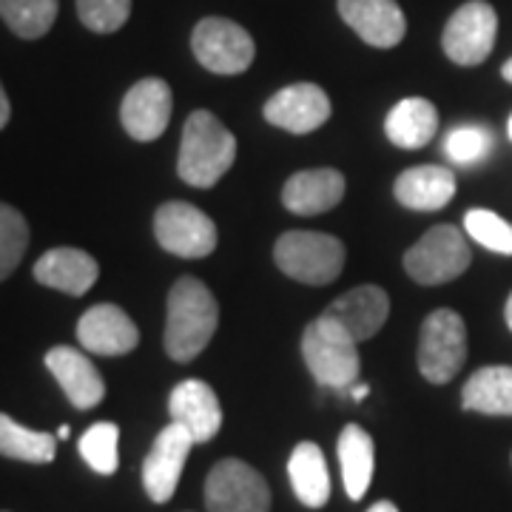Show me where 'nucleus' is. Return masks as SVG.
I'll use <instances>...</instances> for the list:
<instances>
[{
  "instance_id": "cd10ccee",
  "label": "nucleus",
  "mask_w": 512,
  "mask_h": 512,
  "mask_svg": "<svg viewBox=\"0 0 512 512\" xmlns=\"http://www.w3.org/2000/svg\"><path fill=\"white\" fill-rule=\"evenodd\" d=\"M117 441H120V427L111 421H97L92 424L83 439H80V456L100 476H111L120 467V453H117Z\"/></svg>"
},
{
  "instance_id": "c85d7f7f",
  "label": "nucleus",
  "mask_w": 512,
  "mask_h": 512,
  "mask_svg": "<svg viewBox=\"0 0 512 512\" xmlns=\"http://www.w3.org/2000/svg\"><path fill=\"white\" fill-rule=\"evenodd\" d=\"M29 248V225L18 208L0 202V279L12 274Z\"/></svg>"
},
{
  "instance_id": "412c9836",
  "label": "nucleus",
  "mask_w": 512,
  "mask_h": 512,
  "mask_svg": "<svg viewBox=\"0 0 512 512\" xmlns=\"http://www.w3.org/2000/svg\"><path fill=\"white\" fill-rule=\"evenodd\" d=\"M393 191L410 211H441L456 197V174L441 165H416L399 174Z\"/></svg>"
},
{
  "instance_id": "4468645a",
  "label": "nucleus",
  "mask_w": 512,
  "mask_h": 512,
  "mask_svg": "<svg viewBox=\"0 0 512 512\" xmlns=\"http://www.w3.org/2000/svg\"><path fill=\"white\" fill-rule=\"evenodd\" d=\"M77 339L83 348L97 356H126L137 348L140 330L123 308L103 302L80 316Z\"/></svg>"
},
{
  "instance_id": "f257e3e1",
  "label": "nucleus",
  "mask_w": 512,
  "mask_h": 512,
  "mask_svg": "<svg viewBox=\"0 0 512 512\" xmlns=\"http://www.w3.org/2000/svg\"><path fill=\"white\" fill-rule=\"evenodd\" d=\"M220 325L217 296L197 276H180L168 293L165 316V353L174 362H194Z\"/></svg>"
},
{
  "instance_id": "6ab92c4d",
  "label": "nucleus",
  "mask_w": 512,
  "mask_h": 512,
  "mask_svg": "<svg viewBox=\"0 0 512 512\" xmlns=\"http://www.w3.org/2000/svg\"><path fill=\"white\" fill-rule=\"evenodd\" d=\"M325 313L348 330L356 342H367L387 322L390 299H387V293L379 285H359V288H353L345 296L333 299Z\"/></svg>"
},
{
  "instance_id": "473e14b6",
  "label": "nucleus",
  "mask_w": 512,
  "mask_h": 512,
  "mask_svg": "<svg viewBox=\"0 0 512 512\" xmlns=\"http://www.w3.org/2000/svg\"><path fill=\"white\" fill-rule=\"evenodd\" d=\"M9 117H12V106H9V97L3 92V86H0V128L9 123Z\"/></svg>"
},
{
  "instance_id": "20e7f679",
  "label": "nucleus",
  "mask_w": 512,
  "mask_h": 512,
  "mask_svg": "<svg viewBox=\"0 0 512 512\" xmlns=\"http://www.w3.org/2000/svg\"><path fill=\"white\" fill-rule=\"evenodd\" d=\"M274 259L282 274L305 285H328L345 268V245L333 234L288 231L276 239Z\"/></svg>"
},
{
  "instance_id": "6e6552de",
  "label": "nucleus",
  "mask_w": 512,
  "mask_h": 512,
  "mask_svg": "<svg viewBox=\"0 0 512 512\" xmlns=\"http://www.w3.org/2000/svg\"><path fill=\"white\" fill-rule=\"evenodd\" d=\"M498 35V15L487 0H470L458 6L453 18L447 20L441 46L444 55L458 66H478L484 63L495 46Z\"/></svg>"
},
{
  "instance_id": "4c0bfd02",
  "label": "nucleus",
  "mask_w": 512,
  "mask_h": 512,
  "mask_svg": "<svg viewBox=\"0 0 512 512\" xmlns=\"http://www.w3.org/2000/svg\"><path fill=\"white\" fill-rule=\"evenodd\" d=\"M57 439H69V427H66V424H63V427L57 430Z\"/></svg>"
},
{
  "instance_id": "72a5a7b5",
  "label": "nucleus",
  "mask_w": 512,
  "mask_h": 512,
  "mask_svg": "<svg viewBox=\"0 0 512 512\" xmlns=\"http://www.w3.org/2000/svg\"><path fill=\"white\" fill-rule=\"evenodd\" d=\"M348 390H350V396H353L356 402H362L367 393H370V387H367V384H350Z\"/></svg>"
},
{
  "instance_id": "a878e982",
  "label": "nucleus",
  "mask_w": 512,
  "mask_h": 512,
  "mask_svg": "<svg viewBox=\"0 0 512 512\" xmlns=\"http://www.w3.org/2000/svg\"><path fill=\"white\" fill-rule=\"evenodd\" d=\"M0 456L29 464H49L57 456V439L49 433L29 430L12 416L0 413Z\"/></svg>"
},
{
  "instance_id": "f03ea898",
  "label": "nucleus",
  "mask_w": 512,
  "mask_h": 512,
  "mask_svg": "<svg viewBox=\"0 0 512 512\" xmlns=\"http://www.w3.org/2000/svg\"><path fill=\"white\" fill-rule=\"evenodd\" d=\"M237 160V137L211 111H194L183 126L177 174L194 188H211Z\"/></svg>"
},
{
  "instance_id": "aec40b11",
  "label": "nucleus",
  "mask_w": 512,
  "mask_h": 512,
  "mask_svg": "<svg viewBox=\"0 0 512 512\" xmlns=\"http://www.w3.org/2000/svg\"><path fill=\"white\" fill-rule=\"evenodd\" d=\"M97 276H100L97 259L80 248H52L35 262L37 282L69 296H83L92 291Z\"/></svg>"
},
{
  "instance_id": "423d86ee",
  "label": "nucleus",
  "mask_w": 512,
  "mask_h": 512,
  "mask_svg": "<svg viewBox=\"0 0 512 512\" xmlns=\"http://www.w3.org/2000/svg\"><path fill=\"white\" fill-rule=\"evenodd\" d=\"M467 362V325L456 311H433L419 336V370L427 382L447 384Z\"/></svg>"
},
{
  "instance_id": "7c9ffc66",
  "label": "nucleus",
  "mask_w": 512,
  "mask_h": 512,
  "mask_svg": "<svg viewBox=\"0 0 512 512\" xmlns=\"http://www.w3.org/2000/svg\"><path fill=\"white\" fill-rule=\"evenodd\" d=\"M493 151V134L481 126L453 128L444 140V154L456 165H476Z\"/></svg>"
},
{
  "instance_id": "bb28decb",
  "label": "nucleus",
  "mask_w": 512,
  "mask_h": 512,
  "mask_svg": "<svg viewBox=\"0 0 512 512\" xmlns=\"http://www.w3.org/2000/svg\"><path fill=\"white\" fill-rule=\"evenodd\" d=\"M0 18L23 40H37L52 29L57 0H0Z\"/></svg>"
},
{
  "instance_id": "e433bc0d",
  "label": "nucleus",
  "mask_w": 512,
  "mask_h": 512,
  "mask_svg": "<svg viewBox=\"0 0 512 512\" xmlns=\"http://www.w3.org/2000/svg\"><path fill=\"white\" fill-rule=\"evenodd\" d=\"M501 74H504V80H510L512 83V57L504 63V66H501Z\"/></svg>"
},
{
  "instance_id": "c9c22d12",
  "label": "nucleus",
  "mask_w": 512,
  "mask_h": 512,
  "mask_svg": "<svg viewBox=\"0 0 512 512\" xmlns=\"http://www.w3.org/2000/svg\"><path fill=\"white\" fill-rule=\"evenodd\" d=\"M504 319H507V325H510L512 330V293L507 296V305H504Z\"/></svg>"
},
{
  "instance_id": "1a4fd4ad",
  "label": "nucleus",
  "mask_w": 512,
  "mask_h": 512,
  "mask_svg": "<svg viewBox=\"0 0 512 512\" xmlns=\"http://www.w3.org/2000/svg\"><path fill=\"white\" fill-rule=\"evenodd\" d=\"M154 234L168 254L202 259L217 248V225L191 202H165L154 214Z\"/></svg>"
},
{
  "instance_id": "4be33fe9",
  "label": "nucleus",
  "mask_w": 512,
  "mask_h": 512,
  "mask_svg": "<svg viewBox=\"0 0 512 512\" xmlns=\"http://www.w3.org/2000/svg\"><path fill=\"white\" fill-rule=\"evenodd\" d=\"M384 131L390 137V143L404 151H416L424 148L439 131V111L430 100L424 97H407L402 103H396L387 120Z\"/></svg>"
},
{
  "instance_id": "2eb2a0df",
  "label": "nucleus",
  "mask_w": 512,
  "mask_h": 512,
  "mask_svg": "<svg viewBox=\"0 0 512 512\" xmlns=\"http://www.w3.org/2000/svg\"><path fill=\"white\" fill-rule=\"evenodd\" d=\"M339 15L376 49L399 46L407 32V20L396 0H339Z\"/></svg>"
},
{
  "instance_id": "7ed1b4c3",
  "label": "nucleus",
  "mask_w": 512,
  "mask_h": 512,
  "mask_svg": "<svg viewBox=\"0 0 512 512\" xmlns=\"http://www.w3.org/2000/svg\"><path fill=\"white\" fill-rule=\"evenodd\" d=\"M302 356L311 376L322 387L345 390L359 379V342L328 313L313 319L302 336Z\"/></svg>"
},
{
  "instance_id": "9d476101",
  "label": "nucleus",
  "mask_w": 512,
  "mask_h": 512,
  "mask_svg": "<svg viewBox=\"0 0 512 512\" xmlns=\"http://www.w3.org/2000/svg\"><path fill=\"white\" fill-rule=\"evenodd\" d=\"M191 49L208 72L242 74L256 55L254 37L239 23L225 18H205L191 35Z\"/></svg>"
},
{
  "instance_id": "5701e85b",
  "label": "nucleus",
  "mask_w": 512,
  "mask_h": 512,
  "mask_svg": "<svg viewBox=\"0 0 512 512\" xmlns=\"http://www.w3.org/2000/svg\"><path fill=\"white\" fill-rule=\"evenodd\" d=\"M288 476H291L293 493L296 498L311 507L319 510L325 507L330 498V476H328V461L322 456L319 444L313 441H302L296 444L288 461Z\"/></svg>"
},
{
  "instance_id": "ddd939ff",
  "label": "nucleus",
  "mask_w": 512,
  "mask_h": 512,
  "mask_svg": "<svg viewBox=\"0 0 512 512\" xmlns=\"http://www.w3.org/2000/svg\"><path fill=\"white\" fill-rule=\"evenodd\" d=\"M330 117V97L316 83H293L265 103V120L291 134H311Z\"/></svg>"
},
{
  "instance_id": "b1692460",
  "label": "nucleus",
  "mask_w": 512,
  "mask_h": 512,
  "mask_svg": "<svg viewBox=\"0 0 512 512\" xmlns=\"http://www.w3.org/2000/svg\"><path fill=\"white\" fill-rule=\"evenodd\" d=\"M464 410L484 416H512V367L493 365L476 370L461 390Z\"/></svg>"
},
{
  "instance_id": "2f4dec72",
  "label": "nucleus",
  "mask_w": 512,
  "mask_h": 512,
  "mask_svg": "<svg viewBox=\"0 0 512 512\" xmlns=\"http://www.w3.org/2000/svg\"><path fill=\"white\" fill-rule=\"evenodd\" d=\"M77 15L86 29L97 35H111L126 26L131 0H77Z\"/></svg>"
},
{
  "instance_id": "39448f33",
  "label": "nucleus",
  "mask_w": 512,
  "mask_h": 512,
  "mask_svg": "<svg viewBox=\"0 0 512 512\" xmlns=\"http://www.w3.org/2000/svg\"><path fill=\"white\" fill-rule=\"evenodd\" d=\"M473 251L456 225H436L404 254V271L419 285H444L464 274Z\"/></svg>"
},
{
  "instance_id": "58836bf2",
  "label": "nucleus",
  "mask_w": 512,
  "mask_h": 512,
  "mask_svg": "<svg viewBox=\"0 0 512 512\" xmlns=\"http://www.w3.org/2000/svg\"><path fill=\"white\" fill-rule=\"evenodd\" d=\"M507 134H510V140H512V114H510V120H507Z\"/></svg>"
},
{
  "instance_id": "9b49d317",
  "label": "nucleus",
  "mask_w": 512,
  "mask_h": 512,
  "mask_svg": "<svg viewBox=\"0 0 512 512\" xmlns=\"http://www.w3.org/2000/svg\"><path fill=\"white\" fill-rule=\"evenodd\" d=\"M194 444L197 441L191 439V433L183 424L171 421L168 427H163V433L154 439V447L143 461V487L151 501H157V504L171 501Z\"/></svg>"
},
{
  "instance_id": "a211bd4d",
  "label": "nucleus",
  "mask_w": 512,
  "mask_h": 512,
  "mask_svg": "<svg viewBox=\"0 0 512 512\" xmlns=\"http://www.w3.org/2000/svg\"><path fill=\"white\" fill-rule=\"evenodd\" d=\"M345 177L336 168H308L296 171L291 180L282 188V205L299 214V217H313L336 208L345 197Z\"/></svg>"
},
{
  "instance_id": "f704fd0d",
  "label": "nucleus",
  "mask_w": 512,
  "mask_h": 512,
  "mask_svg": "<svg viewBox=\"0 0 512 512\" xmlns=\"http://www.w3.org/2000/svg\"><path fill=\"white\" fill-rule=\"evenodd\" d=\"M367 512H399V507H396V504H390V501H376V504H373Z\"/></svg>"
},
{
  "instance_id": "f8f14e48",
  "label": "nucleus",
  "mask_w": 512,
  "mask_h": 512,
  "mask_svg": "<svg viewBox=\"0 0 512 512\" xmlns=\"http://www.w3.org/2000/svg\"><path fill=\"white\" fill-rule=\"evenodd\" d=\"M171 109H174L171 86L160 77H146L126 92L120 106V120L134 140L151 143L168 128Z\"/></svg>"
},
{
  "instance_id": "393cba45",
  "label": "nucleus",
  "mask_w": 512,
  "mask_h": 512,
  "mask_svg": "<svg viewBox=\"0 0 512 512\" xmlns=\"http://www.w3.org/2000/svg\"><path fill=\"white\" fill-rule=\"evenodd\" d=\"M339 464L345 493L359 501L373 481V439L359 424H348L339 436Z\"/></svg>"
},
{
  "instance_id": "f3484780",
  "label": "nucleus",
  "mask_w": 512,
  "mask_h": 512,
  "mask_svg": "<svg viewBox=\"0 0 512 512\" xmlns=\"http://www.w3.org/2000/svg\"><path fill=\"white\" fill-rule=\"evenodd\" d=\"M168 413H171V421L183 424L197 444L214 439L222 427L220 399L214 387H208L200 379H185L171 390Z\"/></svg>"
},
{
  "instance_id": "0eeeda50",
  "label": "nucleus",
  "mask_w": 512,
  "mask_h": 512,
  "mask_svg": "<svg viewBox=\"0 0 512 512\" xmlns=\"http://www.w3.org/2000/svg\"><path fill=\"white\" fill-rule=\"evenodd\" d=\"M205 504L208 512H268L271 490L251 464L239 458H225L208 473Z\"/></svg>"
},
{
  "instance_id": "c756f323",
  "label": "nucleus",
  "mask_w": 512,
  "mask_h": 512,
  "mask_svg": "<svg viewBox=\"0 0 512 512\" xmlns=\"http://www.w3.org/2000/svg\"><path fill=\"white\" fill-rule=\"evenodd\" d=\"M464 228H467L470 239H476L478 245H484L487 251L512 256V225L504 217H498L495 211H487V208L467 211Z\"/></svg>"
},
{
  "instance_id": "dca6fc26",
  "label": "nucleus",
  "mask_w": 512,
  "mask_h": 512,
  "mask_svg": "<svg viewBox=\"0 0 512 512\" xmlns=\"http://www.w3.org/2000/svg\"><path fill=\"white\" fill-rule=\"evenodd\" d=\"M46 367L52 370L57 384L63 387L66 399L77 410H92L103 402L106 396V382L100 376V370L92 365V359L86 353L69 345H57L46 353Z\"/></svg>"
}]
</instances>
